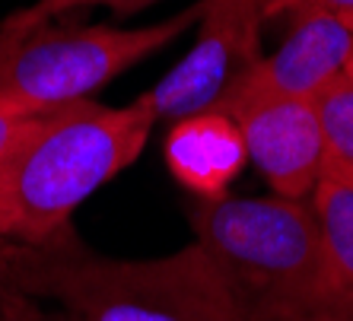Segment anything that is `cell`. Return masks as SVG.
I'll return each mask as SVG.
<instances>
[{"label": "cell", "instance_id": "cell-4", "mask_svg": "<svg viewBox=\"0 0 353 321\" xmlns=\"http://www.w3.org/2000/svg\"><path fill=\"white\" fill-rule=\"evenodd\" d=\"M201 7L143 29L112 25L0 23V108L13 115H48L90 99L96 90L163 51L197 19Z\"/></svg>", "mask_w": 353, "mask_h": 321}, {"label": "cell", "instance_id": "cell-3", "mask_svg": "<svg viewBox=\"0 0 353 321\" xmlns=\"http://www.w3.org/2000/svg\"><path fill=\"white\" fill-rule=\"evenodd\" d=\"M191 229L220 267L239 321L334 318L312 198L197 200Z\"/></svg>", "mask_w": 353, "mask_h": 321}, {"label": "cell", "instance_id": "cell-11", "mask_svg": "<svg viewBox=\"0 0 353 321\" xmlns=\"http://www.w3.org/2000/svg\"><path fill=\"white\" fill-rule=\"evenodd\" d=\"M112 7L118 13H134V10L147 7L153 0H35L29 7L17 10L13 17H7V23L13 25H35V23H48V19L61 17V13H70V10H86V7Z\"/></svg>", "mask_w": 353, "mask_h": 321}, {"label": "cell", "instance_id": "cell-9", "mask_svg": "<svg viewBox=\"0 0 353 321\" xmlns=\"http://www.w3.org/2000/svg\"><path fill=\"white\" fill-rule=\"evenodd\" d=\"M334 321H353V185L319 178L312 191Z\"/></svg>", "mask_w": 353, "mask_h": 321}, {"label": "cell", "instance_id": "cell-10", "mask_svg": "<svg viewBox=\"0 0 353 321\" xmlns=\"http://www.w3.org/2000/svg\"><path fill=\"white\" fill-rule=\"evenodd\" d=\"M321 124V178L353 185V74L341 76L315 99Z\"/></svg>", "mask_w": 353, "mask_h": 321}, {"label": "cell", "instance_id": "cell-15", "mask_svg": "<svg viewBox=\"0 0 353 321\" xmlns=\"http://www.w3.org/2000/svg\"><path fill=\"white\" fill-rule=\"evenodd\" d=\"M17 293H19V289H17ZM13 321H45V318H41V312L35 309L32 302H29V296H23V293H19V302H17V315H13Z\"/></svg>", "mask_w": 353, "mask_h": 321}, {"label": "cell", "instance_id": "cell-2", "mask_svg": "<svg viewBox=\"0 0 353 321\" xmlns=\"http://www.w3.org/2000/svg\"><path fill=\"white\" fill-rule=\"evenodd\" d=\"M143 102L112 108L83 99L48 112L0 159V245H41L143 153L153 131Z\"/></svg>", "mask_w": 353, "mask_h": 321}, {"label": "cell", "instance_id": "cell-1", "mask_svg": "<svg viewBox=\"0 0 353 321\" xmlns=\"http://www.w3.org/2000/svg\"><path fill=\"white\" fill-rule=\"evenodd\" d=\"M0 273L70 321H239L232 293L201 242L163 258H102L64 229L41 245H0Z\"/></svg>", "mask_w": 353, "mask_h": 321}, {"label": "cell", "instance_id": "cell-8", "mask_svg": "<svg viewBox=\"0 0 353 321\" xmlns=\"http://www.w3.org/2000/svg\"><path fill=\"white\" fill-rule=\"evenodd\" d=\"M163 156L172 178L197 200L226 198V188L248 163L242 131L223 112H201L172 121L163 143Z\"/></svg>", "mask_w": 353, "mask_h": 321}, {"label": "cell", "instance_id": "cell-13", "mask_svg": "<svg viewBox=\"0 0 353 321\" xmlns=\"http://www.w3.org/2000/svg\"><path fill=\"white\" fill-rule=\"evenodd\" d=\"M299 7H325V10H341L353 17V0H268V19L287 17Z\"/></svg>", "mask_w": 353, "mask_h": 321}, {"label": "cell", "instance_id": "cell-14", "mask_svg": "<svg viewBox=\"0 0 353 321\" xmlns=\"http://www.w3.org/2000/svg\"><path fill=\"white\" fill-rule=\"evenodd\" d=\"M17 302H19V293L3 280V273H0V321H13L17 315Z\"/></svg>", "mask_w": 353, "mask_h": 321}, {"label": "cell", "instance_id": "cell-7", "mask_svg": "<svg viewBox=\"0 0 353 321\" xmlns=\"http://www.w3.org/2000/svg\"><path fill=\"white\" fill-rule=\"evenodd\" d=\"M242 131L248 163L277 198H312L321 178V124L315 99H239L220 108Z\"/></svg>", "mask_w": 353, "mask_h": 321}, {"label": "cell", "instance_id": "cell-12", "mask_svg": "<svg viewBox=\"0 0 353 321\" xmlns=\"http://www.w3.org/2000/svg\"><path fill=\"white\" fill-rule=\"evenodd\" d=\"M39 118H41V115H39ZM39 118L13 115V112H3V108H0V159L7 156L10 149L17 147V143L23 141L26 134L32 131V124L39 121Z\"/></svg>", "mask_w": 353, "mask_h": 321}, {"label": "cell", "instance_id": "cell-5", "mask_svg": "<svg viewBox=\"0 0 353 321\" xmlns=\"http://www.w3.org/2000/svg\"><path fill=\"white\" fill-rule=\"evenodd\" d=\"M197 39L185 58L150 92L137 96L153 121L214 112L236 80L261 58V29L268 0H204L197 13Z\"/></svg>", "mask_w": 353, "mask_h": 321}, {"label": "cell", "instance_id": "cell-6", "mask_svg": "<svg viewBox=\"0 0 353 321\" xmlns=\"http://www.w3.org/2000/svg\"><path fill=\"white\" fill-rule=\"evenodd\" d=\"M290 17V32L280 48L258 58L236 80L220 108L239 99H319L331 83L353 74V17L341 10L299 7Z\"/></svg>", "mask_w": 353, "mask_h": 321}, {"label": "cell", "instance_id": "cell-16", "mask_svg": "<svg viewBox=\"0 0 353 321\" xmlns=\"http://www.w3.org/2000/svg\"><path fill=\"white\" fill-rule=\"evenodd\" d=\"M305 321H334V318H325V315H321V318H305Z\"/></svg>", "mask_w": 353, "mask_h": 321}]
</instances>
